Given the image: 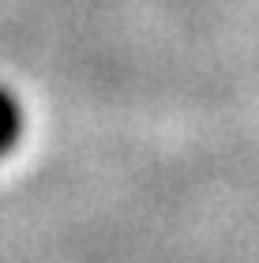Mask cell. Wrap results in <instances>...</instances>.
Masks as SVG:
<instances>
[{
	"label": "cell",
	"mask_w": 259,
	"mask_h": 263,
	"mask_svg": "<svg viewBox=\"0 0 259 263\" xmlns=\"http://www.w3.org/2000/svg\"><path fill=\"white\" fill-rule=\"evenodd\" d=\"M23 136H27V109H23V98L8 87V83H0V162L23 143Z\"/></svg>",
	"instance_id": "obj_1"
}]
</instances>
